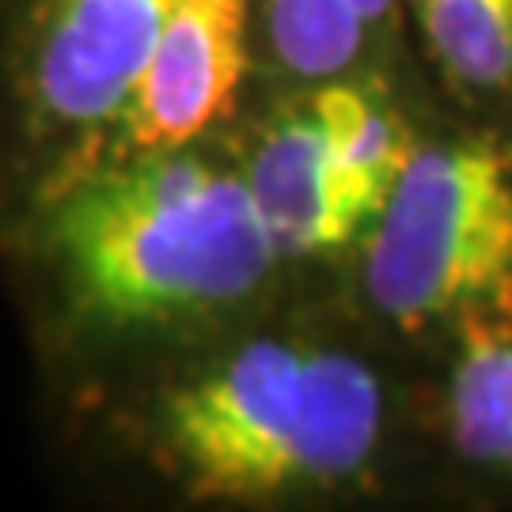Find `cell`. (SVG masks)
Listing matches in <instances>:
<instances>
[{
	"instance_id": "6da1fadb",
	"label": "cell",
	"mask_w": 512,
	"mask_h": 512,
	"mask_svg": "<svg viewBox=\"0 0 512 512\" xmlns=\"http://www.w3.org/2000/svg\"><path fill=\"white\" fill-rule=\"evenodd\" d=\"M23 224L65 327L84 338L213 323L285 262L239 152L209 137L38 179Z\"/></svg>"
},
{
	"instance_id": "7a4b0ae2",
	"label": "cell",
	"mask_w": 512,
	"mask_h": 512,
	"mask_svg": "<svg viewBox=\"0 0 512 512\" xmlns=\"http://www.w3.org/2000/svg\"><path fill=\"white\" fill-rule=\"evenodd\" d=\"M148 456L190 501L270 505L330 494L384 440V387L346 349L266 334L160 387Z\"/></svg>"
},
{
	"instance_id": "3957f363",
	"label": "cell",
	"mask_w": 512,
	"mask_h": 512,
	"mask_svg": "<svg viewBox=\"0 0 512 512\" xmlns=\"http://www.w3.org/2000/svg\"><path fill=\"white\" fill-rule=\"evenodd\" d=\"M361 289L403 334L512 315V156L486 137L418 145L361 239Z\"/></svg>"
},
{
	"instance_id": "277c9868",
	"label": "cell",
	"mask_w": 512,
	"mask_h": 512,
	"mask_svg": "<svg viewBox=\"0 0 512 512\" xmlns=\"http://www.w3.org/2000/svg\"><path fill=\"white\" fill-rule=\"evenodd\" d=\"M418 145L391 88L353 69L300 84L239 160L281 258H330L365 239Z\"/></svg>"
},
{
	"instance_id": "5b68a950",
	"label": "cell",
	"mask_w": 512,
	"mask_h": 512,
	"mask_svg": "<svg viewBox=\"0 0 512 512\" xmlns=\"http://www.w3.org/2000/svg\"><path fill=\"white\" fill-rule=\"evenodd\" d=\"M171 0H27L12 42L23 133L50 171L80 164L141 84Z\"/></svg>"
},
{
	"instance_id": "8992f818",
	"label": "cell",
	"mask_w": 512,
	"mask_h": 512,
	"mask_svg": "<svg viewBox=\"0 0 512 512\" xmlns=\"http://www.w3.org/2000/svg\"><path fill=\"white\" fill-rule=\"evenodd\" d=\"M255 42L258 0H171L156 50L118 126L80 164L50 175L213 137L236 114Z\"/></svg>"
},
{
	"instance_id": "52a82bcc",
	"label": "cell",
	"mask_w": 512,
	"mask_h": 512,
	"mask_svg": "<svg viewBox=\"0 0 512 512\" xmlns=\"http://www.w3.org/2000/svg\"><path fill=\"white\" fill-rule=\"evenodd\" d=\"M448 372V440L463 459L512 471V315L471 319L456 330Z\"/></svg>"
},
{
	"instance_id": "ba28073f",
	"label": "cell",
	"mask_w": 512,
	"mask_h": 512,
	"mask_svg": "<svg viewBox=\"0 0 512 512\" xmlns=\"http://www.w3.org/2000/svg\"><path fill=\"white\" fill-rule=\"evenodd\" d=\"M399 0H258V42L296 84L353 73Z\"/></svg>"
},
{
	"instance_id": "9c48e42d",
	"label": "cell",
	"mask_w": 512,
	"mask_h": 512,
	"mask_svg": "<svg viewBox=\"0 0 512 512\" xmlns=\"http://www.w3.org/2000/svg\"><path fill=\"white\" fill-rule=\"evenodd\" d=\"M425 50L463 92L512 88V0H410Z\"/></svg>"
}]
</instances>
